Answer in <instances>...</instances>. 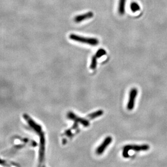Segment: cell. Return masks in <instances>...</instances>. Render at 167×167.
<instances>
[{"mask_svg": "<svg viewBox=\"0 0 167 167\" xmlns=\"http://www.w3.org/2000/svg\"><path fill=\"white\" fill-rule=\"evenodd\" d=\"M24 119L27 122L29 126L32 127L40 136V149L38 152V160L40 163H42L44 161V151H45V137L44 134L42 130V127L36 123L33 119L30 117L28 115L24 114L23 115Z\"/></svg>", "mask_w": 167, "mask_h": 167, "instance_id": "6da1fadb", "label": "cell"}, {"mask_svg": "<svg viewBox=\"0 0 167 167\" xmlns=\"http://www.w3.org/2000/svg\"><path fill=\"white\" fill-rule=\"evenodd\" d=\"M69 38L72 41H76L77 42L87 44L91 46H97L99 43V41L97 38H86L78 35L74 34H71L69 36Z\"/></svg>", "mask_w": 167, "mask_h": 167, "instance_id": "7a4b0ae2", "label": "cell"}, {"mask_svg": "<svg viewBox=\"0 0 167 167\" xmlns=\"http://www.w3.org/2000/svg\"><path fill=\"white\" fill-rule=\"evenodd\" d=\"M150 149V146L148 144L143 145H127L123 148V156L124 158L129 157V150H134L135 152H139L141 151H147Z\"/></svg>", "mask_w": 167, "mask_h": 167, "instance_id": "3957f363", "label": "cell"}, {"mask_svg": "<svg viewBox=\"0 0 167 167\" xmlns=\"http://www.w3.org/2000/svg\"><path fill=\"white\" fill-rule=\"evenodd\" d=\"M137 89L133 88L129 92V97L128 102L127 104V109L129 110H133L134 109L135 100L136 96L137 95Z\"/></svg>", "mask_w": 167, "mask_h": 167, "instance_id": "277c9868", "label": "cell"}, {"mask_svg": "<svg viewBox=\"0 0 167 167\" xmlns=\"http://www.w3.org/2000/svg\"><path fill=\"white\" fill-rule=\"evenodd\" d=\"M67 116H68V119L73 120L75 122H77L78 123H80L85 127H88L90 125L89 121L88 119L76 116V115L73 113L72 112H69L67 115Z\"/></svg>", "mask_w": 167, "mask_h": 167, "instance_id": "5b68a950", "label": "cell"}, {"mask_svg": "<svg viewBox=\"0 0 167 167\" xmlns=\"http://www.w3.org/2000/svg\"><path fill=\"white\" fill-rule=\"evenodd\" d=\"M112 137L111 136H107L103 142L101 144L100 146L97 148L96 152L98 155H101L105 150V149L112 142Z\"/></svg>", "mask_w": 167, "mask_h": 167, "instance_id": "8992f818", "label": "cell"}, {"mask_svg": "<svg viewBox=\"0 0 167 167\" xmlns=\"http://www.w3.org/2000/svg\"><path fill=\"white\" fill-rule=\"evenodd\" d=\"M94 16V13L92 11H89L83 14L77 15L74 18V21L76 23H80L86 19H90Z\"/></svg>", "mask_w": 167, "mask_h": 167, "instance_id": "52a82bcc", "label": "cell"}, {"mask_svg": "<svg viewBox=\"0 0 167 167\" xmlns=\"http://www.w3.org/2000/svg\"><path fill=\"white\" fill-rule=\"evenodd\" d=\"M127 0H119L118 11L120 15H122L125 13V8Z\"/></svg>", "mask_w": 167, "mask_h": 167, "instance_id": "ba28073f", "label": "cell"}, {"mask_svg": "<svg viewBox=\"0 0 167 167\" xmlns=\"http://www.w3.org/2000/svg\"><path fill=\"white\" fill-rule=\"evenodd\" d=\"M103 113H104V112H103V110H98L97 111L92 113L91 114L88 115L87 117L88 119H95V118H96L97 117H99L101 115H102L103 114Z\"/></svg>", "mask_w": 167, "mask_h": 167, "instance_id": "9c48e42d", "label": "cell"}, {"mask_svg": "<svg viewBox=\"0 0 167 167\" xmlns=\"http://www.w3.org/2000/svg\"><path fill=\"white\" fill-rule=\"evenodd\" d=\"M130 9L133 12V13H136L137 11H139L140 10V5L137 3V2H132L130 6Z\"/></svg>", "mask_w": 167, "mask_h": 167, "instance_id": "30bf717a", "label": "cell"}, {"mask_svg": "<svg viewBox=\"0 0 167 167\" xmlns=\"http://www.w3.org/2000/svg\"><path fill=\"white\" fill-rule=\"evenodd\" d=\"M97 58L95 55L93 56L92 57L91 66H90V68L91 69H93V70L95 69L96 66H97Z\"/></svg>", "mask_w": 167, "mask_h": 167, "instance_id": "8fae6325", "label": "cell"}, {"mask_svg": "<svg viewBox=\"0 0 167 167\" xmlns=\"http://www.w3.org/2000/svg\"><path fill=\"white\" fill-rule=\"evenodd\" d=\"M106 54H107V52H106L105 50L104 49L101 48V49H99L97 50V52L96 53L95 55L98 58H100L102 56L105 55Z\"/></svg>", "mask_w": 167, "mask_h": 167, "instance_id": "7c38bea8", "label": "cell"}]
</instances>
